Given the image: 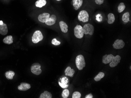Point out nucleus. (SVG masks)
Segmentation results:
<instances>
[{"label": "nucleus", "instance_id": "14", "mask_svg": "<svg viewBox=\"0 0 131 98\" xmlns=\"http://www.w3.org/2000/svg\"><path fill=\"white\" fill-rule=\"evenodd\" d=\"M8 33V29L6 24L3 23V25H0V34L5 35L7 34Z\"/></svg>", "mask_w": 131, "mask_h": 98}, {"label": "nucleus", "instance_id": "10", "mask_svg": "<svg viewBox=\"0 0 131 98\" xmlns=\"http://www.w3.org/2000/svg\"><path fill=\"white\" fill-rule=\"evenodd\" d=\"M56 20H57V18L56 16L54 15H51L49 18L46 20V21L45 22V24L48 25H54L56 22Z\"/></svg>", "mask_w": 131, "mask_h": 98}, {"label": "nucleus", "instance_id": "24", "mask_svg": "<svg viewBox=\"0 0 131 98\" xmlns=\"http://www.w3.org/2000/svg\"><path fill=\"white\" fill-rule=\"evenodd\" d=\"M125 8H126V6L124 5V3H120L118 7V12L119 13H121L123 12V11H124Z\"/></svg>", "mask_w": 131, "mask_h": 98}, {"label": "nucleus", "instance_id": "7", "mask_svg": "<svg viewBox=\"0 0 131 98\" xmlns=\"http://www.w3.org/2000/svg\"><path fill=\"white\" fill-rule=\"evenodd\" d=\"M125 46V43L122 40H117L113 45V47L116 49H120L123 48Z\"/></svg>", "mask_w": 131, "mask_h": 98}, {"label": "nucleus", "instance_id": "2", "mask_svg": "<svg viewBox=\"0 0 131 98\" xmlns=\"http://www.w3.org/2000/svg\"><path fill=\"white\" fill-rule=\"evenodd\" d=\"M43 39V35L41 31L39 30L35 31L32 37V42L34 44H37Z\"/></svg>", "mask_w": 131, "mask_h": 98}, {"label": "nucleus", "instance_id": "6", "mask_svg": "<svg viewBox=\"0 0 131 98\" xmlns=\"http://www.w3.org/2000/svg\"><path fill=\"white\" fill-rule=\"evenodd\" d=\"M84 34H89L92 35L94 33V27L93 25L90 24H85L83 27Z\"/></svg>", "mask_w": 131, "mask_h": 98}, {"label": "nucleus", "instance_id": "23", "mask_svg": "<svg viewBox=\"0 0 131 98\" xmlns=\"http://www.w3.org/2000/svg\"><path fill=\"white\" fill-rule=\"evenodd\" d=\"M104 73L103 72H100L97 75H96L95 78H94V80L96 81H99V80H100L102 78L104 77Z\"/></svg>", "mask_w": 131, "mask_h": 98}, {"label": "nucleus", "instance_id": "33", "mask_svg": "<svg viewBox=\"0 0 131 98\" xmlns=\"http://www.w3.org/2000/svg\"><path fill=\"white\" fill-rule=\"evenodd\" d=\"M3 21H0V25H3Z\"/></svg>", "mask_w": 131, "mask_h": 98}, {"label": "nucleus", "instance_id": "8", "mask_svg": "<svg viewBox=\"0 0 131 98\" xmlns=\"http://www.w3.org/2000/svg\"><path fill=\"white\" fill-rule=\"evenodd\" d=\"M121 57L119 55H117L114 56L112 60L110 63V66L112 68L115 67L118 65V64L120 62Z\"/></svg>", "mask_w": 131, "mask_h": 98}, {"label": "nucleus", "instance_id": "11", "mask_svg": "<svg viewBox=\"0 0 131 98\" xmlns=\"http://www.w3.org/2000/svg\"><path fill=\"white\" fill-rule=\"evenodd\" d=\"M114 56L112 54H106L103 56V63L104 64H108L111 62Z\"/></svg>", "mask_w": 131, "mask_h": 98}, {"label": "nucleus", "instance_id": "28", "mask_svg": "<svg viewBox=\"0 0 131 98\" xmlns=\"http://www.w3.org/2000/svg\"><path fill=\"white\" fill-rule=\"evenodd\" d=\"M68 79L67 77H64L63 78H62V79H61V83H62V84H67L68 83Z\"/></svg>", "mask_w": 131, "mask_h": 98}, {"label": "nucleus", "instance_id": "27", "mask_svg": "<svg viewBox=\"0 0 131 98\" xmlns=\"http://www.w3.org/2000/svg\"><path fill=\"white\" fill-rule=\"evenodd\" d=\"M51 43L53 45H55L56 46L59 45L61 44L60 41H58V40H57L56 38H54V39H53L52 41H51Z\"/></svg>", "mask_w": 131, "mask_h": 98}, {"label": "nucleus", "instance_id": "17", "mask_svg": "<svg viewBox=\"0 0 131 98\" xmlns=\"http://www.w3.org/2000/svg\"><path fill=\"white\" fill-rule=\"evenodd\" d=\"M4 43L10 45L13 43V38L12 36H8L6 37L3 40Z\"/></svg>", "mask_w": 131, "mask_h": 98}, {"label": "nucleus", "instance_id": "4", "mask_svg": "<svg viewBox=\"0 0 131 98\" xmlns=\"http://www.w3.org/2000/svg\"><path fill=\"white\" fill-rule=\"evenodd\" d=\"M78 18L80 21L83 22H86L89 20V14L87 11L82 10L79 13Z\"/></svg>", "mask_w": 131, "mask_h": 98}, {"label": "nucleus", "instance_id": "25", "mask_svg": "<svg viewBox=\"0 0 131 98\" xmlns=\"http://www.w3.org/2000/svg\"><path fill=\"white\" fill-rule=\"evenodd\" d=\"M69 90H68L67 89L64 90L62 92V97L63 98H68V96H69Z\"/></svg>", "mask_w": 131, "mask_h": 98}, {"label": "nucleus", "instance_id": "15", "mask_svg": "<svg viewBox=\"0 0 131 98\" xmlns=\"http://www.w3.org/2000/svg\"><path fill=\"white\" fill-rule=\"evenodd\" d=\"M59 25L62 32L66 33L68 31V26L64 22L61 21L59 22Z\"/></svg>", "mask_w": 131, "mask_h": 98}, {"label": "nucleus", "instance_id": "26", "mask_svg": "<svg viewBox=\"0 0 131 98\" xmlns=\"http://www.w3.org/2000/svg\"><path fill=\"white\" fill-rule=\"evenodd\" d=\"M81 97V94L79 91H75L73 93L72 98H80Z\"/></svg>", "mask_w": 131, "mask_h": 98}, {"label": "nucleus", "instance_id": "22", "mask_svg": "<svg viewBox=\"0 0 131 98\" xmlns=\"http://www.w3.org/2000/svg\"><path fill=\"white\" fill-rule=\"evenodd\" d=\"M15 76V72L13 71H9L6 72L5 76L8 79H12Z\"/></svg>", "mask_w": 131, "mask_h": 98}, {"label": "nucleus", "instance_id": "21", "mask_svg": "<svg viewBox=\"0 0 131 98\" xmlns=\"http://www.w3.org/2000/svg\"><path fill=\"white\" fill-rule=\"evenodd\" d=\"M122 20L125 23H127L130 21V14L129 12H126L123 15Z\"/></svg>", "mask_w": 131, "mask_h": 98}, {"label": "nucleus", "instance_id": "1", "mask_svg": "<svg viewBox=\"0 0 131 98\" xmlns=\"http://www.w3.org/2000/svg\"><path fill=\"white\" fill-rule=\"evenodd\" d=\"M75 63L77 67L79 70H83L86 66V63L83 56L81 54L78 55L75 59Z\"/></svg>", "mask_w": 131, "mask_h": 98}, {"label": "nucleus", "instance_id": "16", "mask_svg": "<svg viewBox=\"0 0 131 98\" xmlns=\"http://www.w3.org/2000/svg\"><path fill=\"white\" fill-rule=\"evenodd\" d=\"M65 73L66 76L72 77L75 73V70L73 69H71L70 66H68L65 70Z\"/></svg>", "mask_w": 131, "mask_h": 98}, {"label": "nucleus", "instance_id": "19", "mask_svg": "<svg viewBox=\"0 0 131 98\" xmlns=\"http://www.w3.org/2000/svg\"><path fill=\"white\" fill-rule=\"evenodd\" d=\"M108 22L109 24H113L115 20V17L113 13H110L108 15Z\"/></svg>", "mask_w": 131, "mask_h": 98}, {"label": "nucleus", "instance_id": "5", "mask_svg": "<svg viewBox=\"0 0 131 98\" xmlns=\"http://www.w3.org/2000/svg\"><path fill=\"white\" fill-rule=\"evenodd\" d=\"M31 72L34 74L39 75L42 73L41 65L38 63H35L32 65L31 67Z\"/></svg>", "mask_w": 131, "mask_h": 98}, {"label": "nucleus", "instance_id": "3", "mask_svg": "<svg viewBox=\"0 0 131 98\" xmlns=\"http://www.w3.org/2000/svg\"><path fill=\"white\" fill-rule=\"evenodd\" d=\"M74 35L77 38L81 39L83 38L84 35L83 28L80 25H77L74 28Z\"/></svg>", "mask_w": 131, "mask_h": 98}, {"label": "nucleus", "instance_id": "32", "mask_svg": "<svg viewBox=\"0 0 131 98\" xmlns=\"http://www.w3.org/2000/svg\"><path fill=\"white\" fill-rule=\"evenodd\" d=\"M85 98H93V96L92 94H87L85 97Z\"/></svg>", "mask_w": 131, "mask_h": 98}, {"label": "nucleus", "instance_id": "34", "mask_svg": "<svg viewBox=\"0 0 131 98\" xmlns=\"http://www.w3.org/2000/svg\"><path fill=\"white\" fill-rule=\"evenodd\" d=\"M57 0V1H61V0Z\"/></svg>", "mask_w": 131, "mask_h": 98}, {"label": "nucleus", "instance_id": "20", "mask_svg": "<svg viewBox=\"0 0 131 98\" xmlns=\"http://www.w3.org/2000/svg\"><path fill=\"white\" fill-rule=\"evenodd\" d=\"M39 98H51L52 94L50 92L48 91H45L43 93H41Z\"/></svg>", "mask_w": 131, "mask_h": 98}, {"label": "nucleus", "instance_id": "13", "mask_svg": "<svg viewBox=\"0 0 131 98\" xmlns=\"http://www.w3.org/2000/svg\"><path fill=\"white\" fill-rule=\"evenodd\" d=\"M73 0V6L75 10H77L82 6L83 3L82 0Z\"/></svg>", "mask_w": 131, "mask_h": 98}, {"label": "nucleus", "instance_id": "12", "mask_svg": "<svg viewBox=\"0 0 131 98\" xmlns=\"http://www.w3.org/2000/svg\"><path fill=\"white\" fill-rule=\"evenodd\" d=\"M31 88V85L28 83H21L20 85L18 86V89L20 91H26Z\"/></svg>", "mask_w": 131, "mask_h": 98}, {"label": "nucleus", "instance_id": "18", "mask_svg": "<svg viewBox=\"0 0 131 98\" xmlns=\"http://www.w3.org/2000/svg\"><path fill=\"white\" fill-rule=\"evenodd\" d=\"M46 4V0H38L35 3V6L37 7H42Z\"/></svg>", "mask_w": 131, "mask_h": 98}, {"label": "nucleus", "instance_id": "31", "mask_svg": "<svg viewBox=\"0 0 131 98\" xmlns=\"http://www.w3.org/2000/svg\"><path fill=\"white\" fill-rule=\"evenodd\" d=\"M96 20H97L98 21H102V17L101 15H96Z\"/></svg>", "mask_w": 131, "mask_h": 98}, {"label": "nucleus", "instance_id": "30", "mask_svg": "<svg viewBox=\"0 0 131 98\" xmlns=\"http://www.w3.org/2000/svg\"><path fill=\"white\" fill-rule=\"evenodd\" d=\"M95 2L97 4L101 5L104 3V0H95Z\"/></svg>", "mask_w": 131, "mask_h": 98}, {"label": "nucleus", "instance_id": "9", "mask_svg": "<svg viewBox=\"0 0 131 98\" xmlns=\"http://www.w3.org/2000/svg\"><path fill=\"white\" fill-rule=\"evenodd\" d=\"M50 16V15L49 13H45L40 15L38 16V19L41 22L45 23Z\"/></svg>", "mask_w": 131, "mask_h": 98}, {"label": "nucleus", "instance_id": "29", "mask_svg": "<svg viewBox=\"0 0 131 98\" xmlns=\"http://www.w3.org/2000/svg\"><path fill=\"white\" fill-rule=\"evenodd\" d=\"M58 84H59L60 86H61V87H62V88H66L68 87V85L67 84H62L61 82H58Z\"/></svg>", "mask_w": 131, "mask_h": 98}]
</instances>
